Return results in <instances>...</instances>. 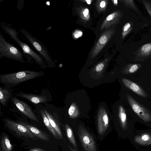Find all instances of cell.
Here are the masks:
<instances>
[{"label": "cell", "mask_w": 151, "mask_h": 151, "mask_svg": "<svg viewBox=\"0 0 151 151\" xmlns=\"http://www.w3.org/2000/svg\"><path fill=\"white\" fill-rule=\"evenodd\" d=\"M141 68L140 64H130L127 65L122 70V73L124 74H129L136 72Z\"/></svg>", "instance_id": "603a6c76"}, {"label": "cell", "mask_w": 151, "mask_h": 151, "mask_svg": "<svg viewBox=\"0 0 151 151\" xmlns=\"http://www.w3.org/2000/svg\"><path fill=\"white\" fill-rule=\"evenodd\" d=\"M65 128L66 135L68 140L73 146L74 148L76 150L77 145L71 128L67 124H65Z\"/></svg>", "instance_id": "7402d4cb"}, {"label": "cell", "mask_w": 151, "mask_h": 151, "mask_svg": "<svg viewBox=\"0 0 151 151\" xmlns=\"http://www.w3.org/2000/svg\"><path fill=\"white\" fill-rule=\"evenodd\" d=\"M134 141L142 145H151V135L149 133H145L138 135L134 137Z\"/></svg>", "instance_id": "d6986e66"}, {"label": "cell", "mask_w": 151, "mask_h": 151, "mask_svg": "<svg viewBox=\"0 0 151 151\" xmlns=\"http://www.w3.org/2000/svg\"><path fill=\"white\" fill-rule=\"evenodd\" d=\"M131 29L130 23H127L124 26L122 33V37L123 39L129 33Z\"/></svg>", "instance_id": "484cf974"}, {"label": "cell", "mask_w": 151, "mask_h": 151, "mask_svg": "<svg viewBox=\"0 0 151 151\" xmlns=\"http://www.w3.org/2000/svg\"><path fill=\"white\" fill-rule=\"evenodd\" d=\"M127 5L135 10H137L133 0H124L123 1Z\"/></svg>", "instance_id": "f1b7e54d"}, {"label": "cell", "mask_w": 151, "mask_h": 151, "mask_svg": "<svg viewBox=\"0 0 151 151\" xmlns=\"http://www.w3.org/2000/svg\"><path fill=\"white\" fill-rule=\"evenodd\" d=\"M68 147L69 148V149L71 151H78L77 150L73 148L72 147L68 145Z\"/></svg>", "instance_id": "1f68e13d"}, {"label": "cell", "mask_w": 151, "mask_h": 151, "mask_svg": "<svg viewBox=\"0 0 151 151\" xmlns=\"http://www.w3.org/2000/svg\"><path fill=\"white\" fill-rule=\"evenodd\" d=\"M20 31L26 37L30 44L43 58L47 64V67L50 68L55 67V63L45 46L25 29H21Z\"/></svg>", "instance_id": "277c9868"}, {"label": "cell", "mask_w": 151, "mask_h": 151, "mask_svg": "<svg viewBox=\"0 0 151 151\" xmlns=\"http://www.w3.org/2000/svg\"><path fill=\"white\" fill-rule=\"evenodd\" d=\"M112 1H113L114 4L115 5H117L118 4V1L116 0H112Z\"/></svg>", "instance_id": "836d02e7"}, {"label": "cell", "mask_w": 151, "mask_h": 151, "mask_svg": "<svg viewBox=\"0 0 151 151\" xmlns=\"http://www.w3.org/2000/svg\"><path fill=\"white\" fill-rule=\"evenodd\" d=\"M16 96L25 99L35 104L44 103L47 101V97L44 95L27 93L21 91L18 93Z\"/></svg>", "instance_id": "7c38bea8"}, {"label": "cell", "mask_w": 151, "mask_h": 151, "mask_svg": "<svg viewBox=\"0 0 151 151\" xmlns=\"http://www.w3.org/2000/svg\"><path fill=\"white\" fill-rule=\"evenodd\" d=\"M109 59V58H108L98 64L95 68V71L97 72H99L102 71L105 66L106 63L108 61Z\"/></svg>", "instance_id": "4316f807"}, {"label": "cell", "mask_w": 151, "mask_h": 151, "mask_svg": "<svg viewBox=\"0 0 151 151\" xmlns=\"http://www.w3.org/2000/svg\"><path fill=\"white\" fill-rule=\"evenodd\" d=\"M77 12L83 22L88 21L90 19L89 9L86 7H80L77 9Z\"/></svg>", "instance_id": "44dd1931"}, {"label": "cell", "mask_w": 151, "mask_h": 151, "mask_svg": "<svg viewBox=\"0 0 151 151\" xmlns=\"http://www.w3.org/2000/svg\"><path fill=\"white\" fill-rule=\"evenodd\" d=\"M97 119L98 133L103 136L107 131L110 124L109 118L106 111L104 109L99 111Z\"/></svg>", "instance_id": "30bf717a"}, {"label": "cell", "mask_w": 151, "mask_h": 151, "mask_svg": "<svg viewBox=\"0 0 151 151\" xmlns=\"http://www.w3.org/2000/svg\"><path fill=\"white\" fill-rule=\"evenodd\" d=\"M114 32L113 30L109 29L101 35L91 51V58H94L97 55L110 39Z\"/></svg>", "instance_id": "ba28073f"}, {"label": "cell", "mask_w": 151, "mask_h": 151, "mask_svg": "<svg viewBox=\"0 0 151 151\" xmlns=\"http://www.w3.org/2000/svg\"><path fill=\"white\" fill-rule=\"evenodd\" d=\"M92 1V0H86L85 1H86L88 4H91V1Z\"/></svg>", "instance_id": "d6a6232c"}, {"label": "cell", "mask_w": 151, "mask_h": 151, "mask_svg": "<svg viewBox=\"0 0 151 151\" xmlns=\"http://www.w3.org/2000/svg\"><path fill=\"white\" fill-rule=\"evenodd\" d=\"M4 122L8 130L17 136L36 139L37 137L24 125L8 118L5 119Z\"/></svg>", "instance_id": "5b68a950"}, {"label": "cell", "mask_w": 151, "mask_h": 151, "mask_svg": "<svg viewBox=\"0 0 151 151\" xmlns=\"http://www.w3.org/2000/svg\"><path fill=\"white\" fill-rule=\"evenodd\" d=\"M122 81L124 86L136 94L144 98L148 96L145 91L138 84L127 78H122Z\"/></svg>", "instance_id": "8fae6325"}, {"label": "cell", "mask_w": 151, "mask_h": 151, "mask_svg": "<svg viewBox=\"0 0 151 151\" xmlns=\"http://www.w3.org/2000/svg\"><path fill=\"white\" fill-rule=\"evenodd\" d=\"M18 122L25 126L37 138L46 141H50L49 136L45 132L23 121H20Z\"/></svg>", "instance_id": "4fadbf2b"}, {"label": "cell", "mask_w": 151, "mask_h": 151, "mask_svg": "<svg viewBox=\"0 0 151 151\" xmlns=\"http://www.w3.org/2000/svg\"><path fill=\"white\" fill-rule=\"evenodd\" d=\"M13 103L18 110L29 118L37 122L38 119L31 108L25 102L16 97L12 98Z\"/></svg>", "instance_id": "9c48e42d"}, {"label": "cell", "mask_w": 151, "mask_h": 151, "mask_svg": "<svg viewBox=\"0 0 151 151\" xmlns=\"http://www.w3.org/2000/svg\"><path fill=\"white\" fill-rule=\"evenodd\" d=\"M121 14L119 11H115L108 15L102 23L101 29L108 28L112 25L117 24L119 21Z\"/></svg>", "instance_id": "5bb4252c"}, {"label": "cell", "mask_w": 151, "mask_h": 151, "mask_svg": "<svg viewBox=\"0 0 151 151\" xmlns=\"http://www.w3.org/2000/svg\"><path fill=\"white\" fill-rule=\"evenodd\" d=\"M3 57L26 63L22 52L14 45L6 41L0 33V59Z\"/></svg>", "instance_id": "3957f363"}, {"label": "cell", "mask_w": 151, "mask_h": 151, "mask_svg": "<svg viewBox=\"0 0 151 151\" xmlns=\"http://www.w3.org/2000/svg\"><path fill=\"white\" fill-rule=\"evenodd\" d=\"M140 53L144 56H147L151 53V42L142 45L140 49Z\"/></svg>", "instance_id": "d4e9b609"}, {"label": "cell", "mask_w": 151, "mask_h": 151, "mask_svg": "<svg viewBox=\"0 0 151 151\" xmlns=\"http://www.w3.org/2000/svg\"><path fill=\"white\" fill-rule=\"evenodd\" d=\"M106 0H98L96 1V5L98 11L101 12L105 10L108 4Z\"/></svg>", "instance_id": "cb8c5ba5"}, {"label": "cell", "mask_w": 151, "mask_h": 151, "mask_svg": "<svg viewBox=\"0 0 151 151\" xmlns=\"http://www.w3.org/2000/svg\"><path fill=\"white\" fill-rule=\"evenodd\" d=\"M117 116L122 128L124 130L126 129L127 127V114L125 109L121 105H119L118 107Z\"/></svg>", "instance_id": "2e32d148"}, {"label": "cell", "mask_w": 151, "mask_h": 151, "mask_svg": "<svg viewBox=\"0 0 151 151\" xmlns=\"http://www.w3.org/2000/svg\"><path fill=\"white\" fill-rule=\"evenodd\" d=\"M12 97V89L5 87H0V102L3 106H7L8 102Z\"/></svg>", "instance_id": "9a60e30c"}, {"label": "cell", "mask_w": 151, "mask_h": 151, "mask_svg": "<svg viewBox=\"0 0 151 151\" xmlns=\"http://www.w3.org/2000/svg\"><path fill=\"white\" fill-rule=\"evenodd\" d=\"M78 134L81 145L85 151H97L93 137L84 127H79Z\"/></svg>", "instance_id": "8992f818"}, {"label": "cell", "mask_w": 151, "mask_h": 151, "mask_svg": "<svg viewBox=\"0 0 151 151\" xmlns=\"http://www.w3.org/2000/svg\"><path fill=\"white\" fill-rule=\"evenodd\" d=\"M43 71L25 70L0 75V83L8 88L16 86L24 82L43 76Z\"/></svg>", "instance_id": "6da1fadb"}, {"label": "cell", "mask_w": 151, "mask_h": 151, "mask_svg": "<svg viewBox=\"0 0 151 151\" xmlns=\"http://www.w3.org/2000/svg\"><path fill=\"white\" fill-rule=\"evenodd\" d=\"M30 151H46L45 150L39 148H35L32 149Z\"/></svg>", "instance_id": "4dcf8cb0"}, {"label": "cell", "mask_w": 151, "mask_h": 151, "mask_svg": "<svg viewBox=\"0 0 151 151\" xmlns=\"http://www.w3.org/2000/svg\"><path fill=\"white\" fill-rule=\"evenodd\" d=\"M148 12L151 17V3H149L145 1H142Z\"/></svg>", "instance_id": "83f0119b"}, {"label": "cell", "mask_w": 151, "mask_h": 151, "mask_svg": "<svg viewBox=\"0 0 151 151\" xmlns=\"http://www.w3.org/2000/svg\"><path fill=\"white\" fill-rule=\"evenodd\" d=\"M1 26L5 32L8 34L20 47L24 53L31 57L41 68L45 69L47 67V64L40 55L34 51L28 45L19 39L17 36L18 33L15 29L4 24H1Z\"/></svg>", "instance_id": "7a4b0ae2"}, {"label": "cell", "mask_w": 151, "mask_h": 151, "mask_svg": "<svg viewBox=\"0 0 151 151\" xmlns=\"http://www.w3.org/2000/svg\"><path fill=\"white\" fill-rule=\"evenodd\" d=\"M40 113L43 119V123L48 131L56 139H60L57 133L51 126L44 110H40Z\"/></svg>", "instance_id": "ffe728a7"}, {"label": "cell", "mask_w": 151, "mask_h": 151, "mask_svg": "<svg viewBox=\"0 0 151 151\" xmlns=\"http://www.w3.org/2000/svg\"><path fill=\"white\" fill-rule=\"evenodd\" d=\"M44 111L51 126L57 133L60 139L63 138L61 130L58 122L51 114L46 109H44Z\"/></svg>", "instance_id": "e0dca14e"}, {"label": "cell", "mask_w": 151, "mask_h": 151, "mask_svg": "<svg viewBox=\"0 0 151 151\" xmlns=\"http://www.w3.org/2000/svg\"><path fill=\"white\" fill-rule=\"evenodd\" d=\"M82 33L81 31H76L74 33V35L75 37L78 38L82 36Z\"/></svg>", "instance_id": "f546056e"}, {"label": "cell", "mask_w": 151, "mask_h": 151, "mask_svg": "<svg viewBox=\"0 0 151 151\" xmlns=\"http://www.w3.org/2000/svg\"><path fill=\"white\" fill-rule=\"evenodd\" d=\"M0 151H12L13 146L8 135L2 132L1 137Z\"/></svg>", "instance_id": "ac0fdd59"}, {"label": "cell", "mask_w": 151, "mask_h": 151, "mask_svg": "<svg viewBox=\"0 0 151 151\" xmlns=\"http://www.w3.org/2000/svg\"><path fill=\"white\" fill-rule=\"evenodd\" d=\"M127 101L136 114L146 122L151 121V112L147 108L137 102L130 95L126 94Z\"/></svg>", "instance_id": "52a82bcc"}]
</instances>
